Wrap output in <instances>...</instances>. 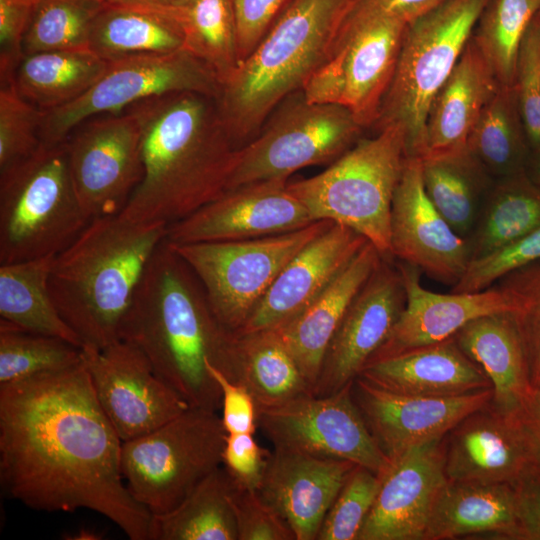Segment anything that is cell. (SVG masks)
<instances>
[{
	"label": "cell",
	"instance_id": "6da1fadb",
	"mask_svg": "<svg viewBox=\"0 0 540 540\" xmlns=\"http://www.w3.org/2000/svg\"><path fill=\"white\" fill-rule=\"evenodd\" d=\"M121 447L83 358L64 370L0 385L5 493L39 511L89 509L129 539L149 540L152 514L126 486Z\"/></svg>",
	"mask_w": 540,
	"mask_h": 540
},
{
	"label": "cell",
	"instance_id": "7a4b0ae2",
	"mask_svg": "<svg viewBox=\"0 0 540 540\" xmlns=\"http://www.w3.org/2000/svg\"><path fill=\"white\" fill-rule=\"evenodd\" d=\"M128 108L142 125L143 176L123 217L169 226L226 191L237 146L215 98L176 92Z\"/></svg>",
	"mask_w": 540,
	"mask_h": 540
},
{
	"label": "cell",
	"instance_id": "3957f363",
	"mask_svg": "<svg viewBox=\"0 0 540 540\" xmlns=\"http://www.w3.org/2000/svg\"><path fill=\"white\" fill-rule=\"evenodd\" d=\"M230 333L213 316L204 290L167 238L151 258L124 319L121 340L191 407L218 411L221 391L207 369H223Z\"/></svg>",
	"mask_w": 540,
	"mask_h": 540
},
{
	"label": "cell",
	"instance_id": "277c9868",
	"mask_svg": "<svg viewBox=\"0 0 540 540\" xmlns=\"http://www.w3.org/2000/svg\"><path fill=\"white\" fill-rule=\"evenodd\" d=\"M168 225L120 213L92 219L53 261V301L82 348L100 350L121 340L124 319Z\"/></svg>",
	"mask_w": 540,
	"mask_h": 540
},
{
	"label": "cell",
	"instance_id": "5b68a950",
	"mask_svg": "<svg viewBox=\"0 0 540 540\" xmlns=\"http://www.w3.org/2000/svg\"><path fill=\"white\" fill-rule=\"evenodd\" d=\"M357 1L292 0L253 51L219 81L216 105L237 148L322 66Z\"/></svg>",
	"mask_w": 540,
	"mask_h": 540
},
{
	"label": "cell",
	"instance_id": "8992f818",
	"mask_svg": "<svg viewBox=\"0 0 540 540\" xmlns=\"http://www.w3.org/2000/svg\"><path fill=\"white\" fill-rule=\"evenodd\" d=\"M407 157L404 128L386 125L359 139L321 173L288 181L287 189L315 221L349 227L388 255L392 201Z\"/></svg>",
	"mask_w": 540,
	"mask_h": 540
},
{
	"label": "cell",
	"instance_id": "52a82bcc",
	"mask_svg": "<svg viewBox=\"0 0 540 540\" xmlns=\"http://www.w3.org/2000/svg\"><path fill=\"white\" fill-rule=\"evenodd\" d=\"M90 221L74 187L65 142L41 144L0 171V264L57 255Z\"/></svg>",
	"mask_w": 540,
	"mask_h": 540
},
{
	"label": "cell",
	"instance_id": "ba28073f",
	"mask_svg": "<svg viewBox=\"0 0 540 540\" xmlns=\"http://www.w3.org/2000/svg\"><path fill=\"white\" fill-rule=\"evenodd\" d=\"M490 0H447L407 24L377 129L404 128L407 156L421 159L431 103L454 70Z\"/></svg>",
	"mask_w": 540,
	"mask_h": 540
},
{
	"label": "cell",
	"instance_id": "9c48e42d",
	"mask_svg": "<svg viewBox=\"0 0 540 540\" xmlns=\"http://www.w3.org/2000/svg\"><path fill=\"white\" fill-rule=\"evenodd\" d=\"M407 24L374 0H358L329 56L303 87L306 99L340 105L363 128L375 126Z\"/></svg>",
	"mask_w": 540,
	"mask_h": 540
},
{
	"label": "cell",
	"instance_id": "30bf717a",
	"mask_svg": "<svg viewBox=\"0 0 540 540\" xmlns=\"http://www.w3.org/2000/svg\"><path fill=\"white\" fill-rule=\"evenodd\" d=\"M226 432L216 411L189 407L122 442L121 471L131 495L151 514L173 510L222 465Z\"/></svg>",
	"mask_w": 540,
	"mask_h": 540
},
{
	"label": "cell",
	"instance_id": "8fae6325",
	"mask_svg": "<svg viewBox=\"0 0 540 540\" xmlns=\"http://www.w3.org/2000/svg\"><path fill=\"white\" fill-rule=\"evenodd\" d=\"M364 128L336 104L315 103L302 90L286 97L258 133L238 147L227 189L285 179L314 165L331 164L360 138Z\"/></svg>",
	"mask_w": 540,
	"mask_h": 540
},
{
	"label": "cell",
	"instance_id": "7c38bea8",
	"mask_svg": "<svg viewBox=\"0 0 540 540\" xmlns=\"http://www.w3.org/2000/svg\"><path fill=\"white\" fill-rule=\"evenodd\" d=\"M332 223L318 220L299 230L245 240L167 241L199 280L216 321L235 334L286 264Z\"/></svg>",
	"mask_w": 540,
	"mask_h": 540
},
{
	"label": "cell",
	"instance_id": "4fadbf2b",
	"mask_svg": "<svg viewBox=\"0 0 540 540\" xmlns=\"http://www.w3.org/2000/svg\"><path fill=\"white\" fill-rule=\"evenodd\" d=\"M219 77L185 49L110 61L104 74L82 96L44 111L42 144L63 143L71 131L93 116L118 113L143 100L176 92H197L216 98Z\"/></svg>",
	"mask_w": 540,
	"mask_h": 540
},
{
	"label": "cell",
	"instance_id": "5bb4252c",
	"mask_svg": "<svg viewBox=\"0 0 540 540\" xmlns=\"http://www.w3.org/2000/svg\"><path fill=\"white\" fill-rule=\"evenodd\" d=\"M75 190L90 220L119 214L143 176V130L130 108L93 116L64 141Z\"/></svg>",
	"mask_w": 540,
	"mask_h": 540
},
{
	"label": "cell",
	"instance_id": "9a60e30c",
	"mask_svg": "<svg viewBox=\"0 0 540 540\" xmlns=\"http://www.w3.org/2000/svg\"><path fill=\"white\" fill-rule=\"evenodd\" d=\"M352 382L331 395L311 394L257 409L258 427L273 447L347 460L383 478L392 463L374 440L353 399Z\"/></svg>",
	"mask_w": 540,
	"mask_h": 540
},
{
	"label": "cell",
	"instance_id": "2e32d148",
	"mask_svg": "<svg viewBox=\"0 0 540 540\" xmlns=\"http://www.w3.org/2000/svg\"><path fill=\"white\" fill-rule=\"evenodd\" d=\"M82 358L97 400L122 442L158 428L190 407L126 341L100 350L82 348Z\"/></svg>",
	"mask_w": 540,
	"mask_h": 540
},
{
	"label": "cell",
	"instance_id": "e0dca14e",
	"mask_svg": "<svg viewBox=\"0 0 540 540\" xmlns=\"http://www.w3.org/2000/svg\"><path fill=\"white\" fill-rule=\"evenodd\" d=\"M288 180L241 185L168 226L170 243L234 241L302 229L315 220L287 189Z\"/></svg>",
	"mask_w": 540,
	"mask_h": 540
},
{
	"label": "cell",
	"instance_id": "ac0fdd59",
	"mask_svg": "<svg viewBox=\"0 0 540 540\" xmlns=\"http://www.w3.org/2000/svg\"><path fill=\"white\" fill-rule=\"evenodd\" d=\"M390 254L430 278L455 285L467 269L471 245L433 205L422 178V161L407 157L390 219Z\"/></svg>",
	"mask_w": 540,
	"mask_h": 540
},
{
	"label": "cell",
	"instance_id": "d6986e66",
	"mask_svg": "<svg viewBox=\"0 0 540 540\" xmlns=\"http://www.w3.org/2000/svg\"><path fill=\"white\" fill-rule=\"evenodd\" d=\"M353 399L382 452L392 462L412 447L443 438L458 422L490 403L492 389L458 396L390 392L357 376Z\"/></svg>",
	"mask_w": 540,
	"mask_h": 540
},
{
	"label": "cell",
	"instance_id": "ffe728a7",
	"mask_svg": "<svg viewBox=\"0 0 540 540\" xmlns=\"http://www.w3.org/2000/svg\"><path fill=\"white\" fill-rule=\"evenodd\" d=\"M405 302L399 269L382 261L353 299L330 341L315 396L336 393L360 374L388 338Z\"/></svg>",
	"mask_w": 540,
	"mask_h": 540
},
{
	"label": "cell",
	"instance_id": "44dd1931",
	"mask_svg": "<svg viewBox=\"0 0 540 540\" xmlns=\"http://www.w3.org/2000/svg\"><path fill=\"white\" fill-rule=\"evenodd\" d=\"M443 438L412 447L391 462L356 540H424L448 482Z\"/></svg>",
	"mask_w": 540,
	"mask_h": 540
},
{
	"label": "cell",
	"instance_id": "7402d4cb",
	"mask_svg": "<svg viewBox=\"0 0 540 540\" xmlns=\"http://www.w3.org/2000/svg\"><path fill=\"white\" fill-rule=\"evenodd\" d=\"M448 481L504 483L517 487L538 473L515 414L490 403L458 422L443 438Z\"/></svg>",
	"mask_w": 540,
	"mask_h": 540
},
{
	"label": "cell",
	"instance_id": "603a6c76",
	"mask_svg": "<svg viewBox=\"0 0 540 540\" xmlns=\"http://www.w3.org/2000/svg\"><path fill=\"white\" fill-rule=\"evenodd\" d=\"M273 448L256 491L287 522L296 540H316L328 510L356 464Z\"/></svg>",
	"mask_w": 540,
	"mask_h": 540
},
{
	"label": "cell",
	"instance_id": "cb8c5ba5",
	"mask_svg": "<svg viewBox=\"0 0 540 540\" xmlns=\"http://www.w3.org/2000/svg\"><path fill=\"white\" fill-rule=\"evenodd\" d=\"M367 242L351 228L332 223L286 264L235 334L277 329L294 319Z\"/></svg>",
	"mask_w": 540,
	"mask_h": 540
},
{
	"label": "cell",
	"instance_id": "d4e9b609",
	"mask_svg": "<svg viewBox=\"0 0 540 540\" xmlns=\"http://www.w3.org/2000/svg\"><path fill=\"white\" fill-rule=\"evenodd\" d=\"M398 269L405 289V306L388 338L368 363L449 339L483 315L511 311L510 302L497 284L477 292L442 294L421 285L418 268L403 262Z\"/></svg>",
	"mask_w": 540,
	"mask_h": 540
},
{
	"label": "cell",
	"instance_id": "484cf974",
	"mask_svg": "<svg viewBox=\"0 0 540 540\" xmlns=\"http://www.w3.org/2000/svg\"><path fill=\"white\" fill-rule=\"evenodd\" d=\"M500 84L471 37L454 70L429 108L421 160L468 152V142Z\"/></svg>",
	"mask_w": 540,
	"mask_h": 540
},
{
	"label": "cell",
	"instance_id": "4316f807",
	"mask_svg": "<svg viewBox=\"0 0 540 540\" xmlns=\"http://www.w3.org/2000/svg\"><path fill=\"white\" fill-rule=\"evenodd\" d=\"M384 390L415 396H458L492 389L484 371L454 336L368 363L358 375Z\"/></svg>",
	"mask_w": 540,
	"mask_h": 540
},
{
	"label": "cell",
	"instance_id": "83f0119b",
	"mask_svg": "<svg viewBox=\"0 0 540 540\" xmlns=\"http://www.w3.org/2000/svg\"><path fill=\"white\" fill-rule=\"evenodd\" d=\"M382 257L368 241L299 315L276 329L313 393L331 339Z\"/></svg>",
	"mask_w": 540,
	"mask_h": 540
},
{
	"label": "cell",
	"instance_id": "f1b7e54d",
	"mask_svg": "<svg viewBox=\"0 0 540 540\" xmlns=\"http://www.w3.org/2000/svg\"><path fill=\"white\" fill-rule=\"evenodd\" d=\"M454 339L486 374L492 386L493 408L514 414L533 388L525 348L510 311L478 317Z\"/></svg>",
	"mask_w": 540,
	"mask_h": 540
},
{
	"label": "cell",
	"instance_id": "f546056e",
	"mask_svg": "<svg viewBox=\"0 0 540 540\" xmlns=\"http://www.w3.org/2000/svg\"><path fill=\"white\" fill-rule=\"evenodd\" d=\"M482 534L523 539L516 487L504 483L448 481L435 503L424 540Z\"/></svg>",
	"mask_w": 540,
	"mask_h": 540
},
{
	"label": "cell",
	"instance_id": "4dcf8cb0",
	"mask_svg": "<svg viewBox=\"0 0 540 540\" xmlns=\"http://www.w3.org/2000/svg\"><path fill=\"white\" fill-rule=\"evenodd\" d=\"M221 372L249 391L257 409L314 394L276 329L230 334Z\"/></svg>",
	"mask_w": 540,
	"mask_h": 540
},
{
	"label": "cell",
	"instance_id": "1f68e13d",
	"mask_svg": "<svg viewBox=\"0 0 540 540\" xmlns=\"http://www.w3.org/2000/svg\"><path fill=\"white\" fill-rule=\"evenodd\" d=\"M89 48L110 62L184 49V36L172 6L106 0L94 21Z\"/></svg>",
	"mask_w": 540,
	"mask_h": 540
},
{
	"label": "cell",
	"instance_id": "d6a6232c",
	"mask_svg": "<svg viewBox=\"0 0 540 540\" xmlns=\"http://www.w3.org/2000/svg\"><path fill=\"white\" fill-rule=\"evenodd\" d=\"M108 64L91 50L39 51L23 56L13 82L24 99L49 111L86 93Z\"/></svg>",
	"mask_w": 540,
	"mask_h": 540
},
{
	"label": "cell",
	"instance_id": "836d02e7",
	"mask_svg": "<svg viewBox=\"0 0 540 540\" xmlns=\"http://www.w3.org/2000/svg\"><path fill=\"white\" fill-rule=\"evenodd\" d=\"M55 256L0 264V319L82 348L79 337L61 317L50 292L49 277Z\"/></svg>",
	"mask_w": 540,
	"mask_h": 540
},
{
	"label": "cell",
	"instance_id": "e575fe53",
	"mask_svg": "<svg viewBox=\"0 0 540 540\" xmlns=\"http://www.w3.org/2000/svg\"><path fill=\"white\" fill-rule=\"evenodd\" d=\"M229 486L230 477L219 466L173 510L152 514L149 540H238Z\"/></svg>",
	"mask_w": 540,
	"mask_h": 540
},
{
	"label": "cell",
	"instance_id": "d590c367",
	"mask_svg": "<svg viewBox=\"0 0 540 540\" xmlns=\"http://www.w3.org/2000/svg\"><path fill=\"white\" fill-rule=\"evenodd\" d=\"M528 144L514 86H499L485 106L468 142L483 167L506 177L521 172Z\"/></svg>",
	"mask_w": 540,
	"mask_h": 540
},
{
	"label": "cell",
	"instance_id": "8d00e7d4",
	"mask_svg": "<svg viewBox=\"0 0 540 540\" xmlns=\"http://www.w3.org/2000/svg\"><path fill=\"white\" fill-rule=\"evenodd\" d=\"M540 225V188L522 171L508 176L489 201L471 245L478 258L514 243Z\"/></svg>",
	"mask_w": 540,
	"mask_h": 540
},
{
	"label": "cell",
	"instance_id": "74e56055",
	"mask_svg": "<svg viewBox=\"0 0 540 540\" xmlns=\"http://www.w3.org/2000/svg\"><path fill=\"white\" fill-rule=\"evenodd\" d=\"M184 49L211 67L219 81L238 65L236 21L231 0H184L172 6Z\"/></svg>",
	"mask_w": 540,
	"mask_h": 540
},
{
	"label": "cell",
	"instance_id": "f35d334b",
	"mask_svg": "<svg viewBox=\"0 0 540 540\" xmlns=\"http://www.w3.org/2000/svg\"><path fill=\"white\" fill-rule=\"evenodd\" d=\"M540 0H490L472 38L501 86H514L522 38L536 14Z\"/></svg>",
	"mask_w": 540,
	"mask_h": 540
},
{
	"label": "cell",
	"instance_id": "ab89813d",
	"mask_svg": "<svg viewBox=\"0 0 540 540\" xmlns=\"http://www.w3.org/2000/svg\"><path fill=\"white\" fill-rule=\"evenodd\" d=\"M421 161L427 196L452 228L459 235H466L477 215V174L481 165L469 153Z\"/></svg>",
	"mask_w": 540,
	"mask_h": 540
},
{
	"label": "cell",
	"instance_id": "60d3db41",
	"mask_svg": "<svg viewBox=\"0 0 540 540\" xmlns=\"http://www.w3.org/2000/svg\"><path fill=\"white\" fill-rule=\"evenodd\" d=\"M81 362L82 348L0 319V385L64 370Z\"/></svg>",
	"mask_w": 540,
	"mask_h": 540
},
{
	"label": "cell",
	"instance_id": "b9f144b4",
	"mask_svg": "<svg viewBox=\"0 0 540 540\" xmlns=\"http://www.w3.org/2000/svg\"><path fill=\"white\" fill-rule=\"evenodd\" d=\"M106 0H42L23 40V53L90 50L96 17Z\"/></svg>",
	"mask_w": 540,
	"mask_h": 540
},
{
	"label": "cell",
	"instance_id": "7bdbcfd3",
	"mask_svg": "<svg viewBox=\"0 0 540 540\" xmlns=\"http://www.w3.org/2000/svg\"><path fill=\"white\" fill-rule=\"evenodd\" d=\"M506 295L525 348L533 385L540 384V261L520 267L496 283Z\"/></svg>",
	"mask_w": 540,
	"mask_h": 540
},
{
	"label": "cell",
	"instance_id": "ee69618b",
	"mask_svg": "<svg viewBox=\"0 0 540 540\" xmlns=\"http://www.w3.org/2000/svg\"><path fill=\"white\" fill-rule=\"evenodd\" d=\"M44 111L24 99L13 82L0 85V171L33 154L42 144Z\"/></svg>",
	"mask_w": 540,
	"mask_h": 540
},
{
	"label": "cell",
	"instance_id": "f6af8a7d",
	"mask_svg": "<svg viewBox=\"0 0 540 540\" xmlns=\"http://www.w3.org/2000/svg\"><path fill=\"white\" fill-rule=\"evenodd\" d=\"M382 479L373 471L356 465L328 510L316 540H356Z\"/></svg>",
	"mask_w": 540,
	"mask_h": 540
},
{
	"label": "cell",
	"instance_id": "bcb514c9",
	"mask_svg": "<svg viewBox=\"0 0 540 540\" xmlns=\"http://www.w3.org/2000/svg\"><path fill=\"white\" fill-rule=\"evenodd\" d=\"M514 88L528 144L540 148V11L520 44Z\"/></svg>",
	"mask_w": 540,
	"mask_h": 540
},
{
	"label": "cell",
	"instance_id": "7dc6e473",
	"mask_svg": "<svg viewBox=\"0 0 540 540\" xmlns=\"http://www.w3.org/2000/svg\"><path fill=\"white\" fill-rule=\"evenodd\" d=\"M540 261V225L524 237L487 255L471 259L452 292H477L496 284L508 273Z\"/></svg>",
	"mask_w": 540,
	"mask_h": 540
},
{
	"label": "cell",
	"instance_id": "c3c4849f",
	"mask_svg": "<svg viewBox=\"0 0 540 540\" xmlns=\"http://www.w3.org/2000/svg\"><path fill=\"white\" fill-rule=\"evenodd\" d=\"M228 497L238 540H296L287 522L256 490L245 488L230 477Z\"/></svg>",
	"mask_w": 540,
	"mask_h": 540
},
{
	"label": "cell",
	"instance_id": "681fc988",
	"mask_svg": "<svg viewBox=\"0 0 540 540\" xmlns=\"http://www.w3.org/2000/svg\"><path fill=\"white\" fill-rule=\"evenodd\" d=\"M42 0H0V83L13 80L23 40Z\"/></svg>",
	"mask_w": 540,
	"mask_h": 540
},
{
	"label": "cell",
	"instance_id": "f907efd6",
	"mask_svg": "<svg viewBox=\"0 0 540 540\" xmlns=\"http://www.w3.org/2000/svg\"><path fill=\"white\" fill-rule=\"evenodd\" d=\"M292 0H231L237 32L238 64L265 36Z\"/></svg>",
	"mask_w": 540,
	"mask_h": 540
},
{
	"label": "cell",
	"instance_id": "816d5d0a",
	"mask_svg": "<svg viewBox=\"0 0 540 540\" xmlns=\"http://www.w3.org/2000/svg\"><path fill=\"white\" fill-rule=\"evenodd\" d=\"M271 451L259 446L254 434H227L222 452V466L237 484L257 490Z\"/></svg>",
	"mask_w": 540,
	"mask_h": 540
},
{
	"label": "cell",
	"instance_id": "f5cc1de1",
	"mask_svg": "<svg viewBox=\"0 0 540 540\" xmlns=\"http://www.w3.org/2000/svg\"><path fill=\"white\" fill-rule=\"evenodd\" d=\"M207 369L221 391V422L227 434H255L258 428L257 406L249 391L229 380L210 361Z\"/></svg>",
	"mask_w": 540,
	"mask_h": 540
},
{
	"label": "cell",
	"instance_id": "db71d44e",
	"mask_svg": "<svg viewBox=\"0 0 540 540\" xmlns=\"http://www.w3.org/2000/svg\"><path fill=\"white\" fill-rule=\"evenodd\" d=\"M523 539L540 540V474H534L516 487Z\"/></svg>",
	"mask_w": 540,
	"mask_h": 540
},
{
	"label": "cell",
	"instance_id": "11a10c76",
	"mask_svg": "<svg viewBox=\"0 0 540 540\" xmlns=\"http://www.w3.org/2000/svg\"><path fill=\"white\" fill-rule=\"evenodd\" d=\"M529 445L540 474V384L533 385L519 410L514 413Z\"/></svg>",
	"mask_w": 540,
	"mask_h": 540
},
{
	"label": "cell",
	"instance_id": "9f6ffc18",
	"mask_svg": "<svg viewBox=\"0 0 540 540\" xmlns=\"http://www.w3.org/2000/svg\"><path fill=\"white\" fill-rule=\"evenodd\" d=\"M385 10L410 23L447 0H374Z\"/></svg>",
	"mask_w": 540,
	"mask_h": 540
},
{
	"label": "cell",
	"instance_id": "6f0895ef",
	"mask_svg": "<svg viewBox=\"0 0 540 540\" xmlns=\"http://www.w3.org/2000/svg\"><path fill=\"white\" fill-rule=\"evenodd\" d=\"M151 4L161 5V6H177L181 4L184 0H140Z\"/></svg>",
	"mask_w": 540,
	"mask_h": 540
},
{
	"label": "cell",
	"instance_id": "680465c9",
	"mask_svg": "<svg viewBox=\"0 0 540 540\" xmlns=\"http://www.w3.org/2000/svg\"><path fill=\"white\" fill-rule=\"evenodd\" d=\"M536 151L538 153L537 163H536V175H537L538 182L540 184V148H538Z\"/></svg>",
	"mask_w": 540,
	"mask_h": 540
}]
</instances>
